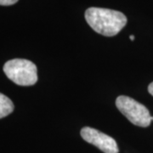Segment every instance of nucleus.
I'll return each instance as SVG.
<instances>
[{"label":"nucleus","mask_w":153,"mask_h":153,"mask_svg":"<svg viewBox=\"0 0 153 153\" xmlns=\"http://www.w3.org/2000/svg\"><path fill=\"white\" fill-rule=\"evenodd\" d=\"M85 19L94 31L105 37L117 35L127 24V17L122 12L104 8H88Z\"/></svg>","instance_id":"1"},{"label":"nucleus","mask_w":153,"mask_h":153,"mask_svg":"<svg viewBox=\"0 0 153 153\" xmlns=\"http://www.w3.org/2000/svg\"><path fill=\"white\" fill-rule=\"evenodd\" d=\"M4 71L9 79L21 86L34 85L38 81L37 66L32 61L14 59L7 61Z\"/></svg>","instance_id":"2"},{"label":"nucleus","mask_w":153,"mask_h":153,"mask_svg":"<svg viewBox=\"0 0 153 153\" xmlns=\"http://www.w3.org/2000/svg\"><path fill=\"white\" fill-rule=\"evenodd\" d=\"M116 105L133 124L142 128H146L151 124L152 116L148 109L135 100L120 95L116 100Z\"/></svg>","instance_id":"3"},{"label":"nucleus","mask_w":153,"mask_h":153,"mask_svg":"<svg viewBox=\"0 0 153 153\" xmlns=\"http://www.w3.org/2000/svg\"><path fill=\"white\" fill-rule=\"evenodd\" d=\"M81 136L89 144L99 148L105 153H118V146L113 138L95 128L84 127L81 129Z\"/></svg>","instance_id":"4"},{"label":"nucleus","mask_w":153,"mask_h":153,"mask_svg":"<svg viewBox=\"0 0 153 153\" xmlns=\"http://www.w3.org/2000/svg\"><path fill=\"white\" fill-rule=\"evenodd\" d=\"M14 104L10 99L0 93V118L5 117L13 112Z\"/></svg>","instance_id":"5"},{"label":"nucleus","mask_w":153,"mask_h":153,"mask_svg":"<svg viewBox=\"0 0 153 153\" xmlns=\"http://www.w3.org/2000/svg\"><path fill=\"white\" fill-rule=\"evenodd\" d=\"M18 0H0V5L9 6L16 4Z\"/></svg>","instance_id":"6"},{"label":"nucleus","mask_w":153,"mask_h":153,"mask_svg":"<svg viewBox=\"0 0 153 153\" xmlns=\"http://www.w3.org/2000/svg\"><path fill=\"white\" fill-rule=\"evenodd\" d=\"M148 92L153 96V82L149 84V86H148Z\"/></svg>","instance_id":"7"},{"label":"nucleus","mask_w":153,"mask_h":153,"mask_svg":"<svg viewBox=\"0 0 153 153\" xmlns=\"http://www.w3.org/2000/svg\"><path fill=\"white\" fill-rule=\"evenodd\" d=\"M129 38L131 39L132 41H134V35H131V36L129 37Z\"/></svg>","instance_id":"8"},{"label":"nucleus","mask_w":153,"mask_h":153,"mask_svg":"<svg viewBox=\"0 0 153 153\" xmlns=\"http://www.w3.org/2000/svg\"><path fill=\"white\" fill-rule=\"evenodd\" d=\"M151 119H152V121H153V117H152V118H151Z\"/></svg>","instance_id":"9"}]
</instances>
